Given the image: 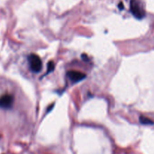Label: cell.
<instances>
[{"mask_svg":"<svg viewBox=\"0 0 154 154\" xmlns=\"http://www.w3.org/2000/svg\"><path fill=\"white\" fill-rule=\"evenodd\" d=\"M82 59H84V61H88L89 58H88V57H87V56L86 55V54H83V55H82Z\"/></svg>","mask_w":154,"mask_h":154,"instance_id":"cell-7","label":"cell"},{"mask_svg":"<svg viewBox=\"0 0 154 154\" xmlns=\"http://www.w3.org/2000/svg\"><path fill=\"white\" fill-rule=\"evenodd\" d=\"M15 98L11 94H5L0 97V108L9 110L14 105Z\"/></svg>","mask_w":154,"mask_h":154,"instance_id":"cell-3","label":"cell"},{"mask_svg":"<svg viewBox=\"0 0 154 154\" xmlns=\"http://www.w3.org/2000/svg\"><path fill=\"white\" fill-rule=\"evenodd\" d=\"M118 7L119 8V9L120 10H122L123 8V3H122V2H120V3H119V6H118Z\"/></svg>","mask_w":154,"mask_h":154,"instance_id":"cell-8","label":"cell"},{"mask_svg":"<svg viewBox=\"0 0 154 154\" xmlns=\"http://www.w3.org/2000/svg\"><path fill=\"white\" fill-rule=\"evenodd\" d=\"M130 10L133 16L137 19H142L145 16L144 11L138 0H131Z\"/></svg>","mask_w":154,"mask_h":154,"instance_id":"cell-2","label":"cell"},{"mask_svg":"<svg viewBox=\"0 0 154 154\" xmlns=\"http://www.w3.org/2000/svg\"><path fill=\"white\" fill-rule=\"evenodd\" d=\"M54 67H55V66H54V63H53V61H50L48 64V74L53 72V69H54Z\"/></svg>","mask_w":154,"mask_h":154,"instance_id":"cell-6","label":"cell"},{"mask_svg":"<svg viewBox=\"0 0 154 154\" xmlns=\"http://www.w3.org/2000/svg\"><path fill=\"white\" fill-rule=\"evenodd\" d=\"M29 63H30V69L33 72L39 73L42 69V62L41 60L40 57L36 54L32 53L29 56Z\"/></svg>","mask_w":154,"mask_h":154,"instance_id":"cell-1","label":"cell"},{"mask_svg":"<svg viewBox=\"0 0 154 154\" xmlns=\"http://www.w3.org/2000/svg\"><path fill=\"white\" fill-rule=\"evenodd\" d=\"M67 76L74 83L79 82L86 77V75L84 73L78 71H69L67 72Z\"/></svg>","mask_w":154,"mask_h":154,"instance_id":"cell-4","label":"cell"},{"mask_svg":"<svg viewBox=\"0 0 154 154\" xmlns=\"http://www.w3.org/2000/svg\"><path fill=\"white\" fill-rule=\"evenodd\" d=\"M139 120L141 122V123H142L144 125H153L154 123L152 119H149L147 117H145L144 116H141L140 117Z\"/></svg>","mask_w":154,"mask_h":154,"instance_id":"cell-5","label":"cell"}]
</instances>
